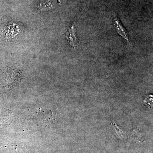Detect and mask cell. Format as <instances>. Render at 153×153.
<instances>
[{"instance_id":"obj_1","label":"cell","mask_w":153,"mask_h":153,"mask_svg":"<svg viewBox=\"0 0 153 153\" xmlns=\"http://www.w3.org/2000/svg\"><path fill=\"white\" fill-rule=\"evenodd\" d=\"M66 37L71 47L75 48L79 45V42L76 36L75 24H73L70 28L67 30Z\"/></svg>"},{"instance_id":"obj_2","label":"cell","mask_w":153,"mask_h":153,"mask_svg":"<svg viewBox=\"0 0 153 153\" xmlns=\"http://www.w3.org/2000/svg\"><path fill=\"white\" fill-rule=\"evenodd\" d=\"M114 25L116 27L117 29V33L120 36L126 40L128 41V36L127 35V33L126 31V29L123 27L119 19L117 17H116L114 19Z\"/></svg>"},{"instance_id":"obj_3","label":"cell","mask_w":153,"mask_h":153,"mask_svg":"<svg viewBox=\"0 0 153 153\" xmlns=\"http://www.w3.org/2000/svg\"><path fill=\"white\" fill-rule=\"evenodd\" d=\"M111 125H113L114 127V128L115 130L116 131L118 135L119 136L120 138H122L123 137H124V133L119 128V127L117 126L114 123H111Z\"/></svg>"}]
</instances>
